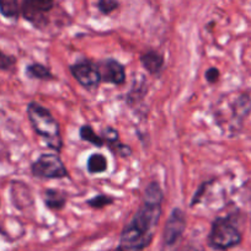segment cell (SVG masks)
<instances>
[{
  "label": "cell",
  "instance_id": "4",
  "mask_svg": "<svg viewBox=\"0 0 251 251\" xmlns=\"http://www.w3.org/2000/svg\"><path fill=\"white\" fill-rule=\"evenodd\" d=\"M31 173L35 177L45 180L69 177L68 170L60 156L55 153L41 154L31 165Z\"/></svg>",
  "mask_w": 251,
  "mask_h": 251
},
{
  "label": "cell",
  "instance_id": "1",
  "mask_svg": "<svg viewBox=\"0 0 251 251\" xmlns=\"http://www.w3.org/2000/svg\"><path fill=\"white\" fill-rule=\"evenodd\" d=\"M161 217V203L144 201L122 230L115 251H144L153 240Z\"/></svg>",
  "mask_w": 251,
  "mask_h": 251
},
{
  "label": "cell",
  "instance_id": "8",
  "mask_svg": "<svg viewBox=\"0 0 251 251\" xmlns=\"http://www.w3.org/2000/svg\"><path fill=\"white\" fill-rule=\"evenodd\" d=\"M141 63L143 68L151 75H159L164 69V55L156 50H148L141 55Z\"/></svg>",
  "mask_w": 251,
  "mask_h": 251
},
{
  "label": "cell",
  "instance_id": "11",
  "mask_svg": "<svg viewBox=\"0 0 251 251\" xmlns=\"http://www.w3.org/2000/svg\"><path fill=\"white\" fill-rule=\"evenodd\" d=\"M107 159L101 153H93L86 161V169L91 175L102 174L107 170Z\"/></svg>",
  "mask_w": 251,
  "mask_h": 251
},
{
  "label": "cell",
  "instance_id": "21",
  "mask_svg": "<svg viewBox=\"0 0 251 251\" xmlns=\"http://www.w3.org/2000/svg\"><path fill=\"white\" fill-rule=\"evenodd\" d=\"M211 183H212V180L211 181H206V182L201 183V186L197 188V191L195 192V195H194V199H192L191 203H190V207H191V208H192V207L196 206L199 202H201V199L204 196V194H206L207 190L209 188V185H211Z\"/></svg>",
  "mask_w": 251,
  "mask_h": 251
},
{
  "label": "cell",
  "instance_id": "14",
  "mask_svg": "<svg viewBox=\"0 0 251 251\" xmlns=\"http://www.w3.org/2000/svg\"><path fill=\"white\" fill-rule=\"evenodd\" d=\"M144 201L156 202V203H163L164 201V192L160 186L156 182H151L147 186L144 191Z\"/></svg>",
  "mask_w": 251,
  "mask_h": 251
},
{
  "label": "cell",
  "instance_id": "18",
  "mask_svg": "<svg viewBox=\"0 0 251 251\" xmlns=\"http://www.w3.org/2000/svg\"><path fill=\"white\" fill-rule=\"evenodd\" d=\"M100 136H101V138L103 139V142H105V144L107 147L120 141V133H118L117 129L113 128V127H111V126H107L106 128H103L102 131H101Z\"/></svg>",
  "mask_w": 251,
  "mask_h": 251
},
{
  "label": "cell",
  "instance_id": "15",
  "mask_svg": "<svg viewBox=\"0 0 251 251\" xmlns=\"http://www.w3.org/2000/svg\"><path fill=\"white\" fill-rule=\"evenodd\" d=\"M113 202H115V199H113V197L108 196V195L100 194L94 196L93 199L88 200V201H86V204H88L89 207H91V208L101 209V208H105V207L107 206H111Z\"/></svg>",
  "mask_w": 251,
  "mask_h": 251
},
{
  "label": "cell",
  "instance_id": "23",
  "mask_svg": "<svg viewBox=\"0 0 251 251\" xmlns=\"http://www.w3.org/2000/svg\"><path fill=\"white\" fill-rule=\"evenodd\" d=\"M183 251H204V250H202L201 248H197V246L190 245V246H187V248H186Z\"/></svg>",
  "mask_w": 251,
  "mask_h": 251
},
{
  "label": "cell",
  "instance_id": "16",
  "mask_svg": "<svg viewBox=\"0 0 251 251\" xmlns=\"http://www.w3.org/2000/svg\"><path fill=\"white\" fill-rule=\"evenodd\" d=\"M23 4H26L31 8H35L42 13L47 14L54 6V0H23Z\"/></svg>",
  "mask_w": 251,
  "mask_h": 251
},
{
  "label": "cell",
  "instance_id": "12",
  "mask_svg": "<svg viewBox=\"0 0 251 251\" xmlns=\"http://www.w3.org/2000/svg\"><path fill=\"white\" fill-rule=\"evenodd\" d=\"M0 14L10 20H18L21 14L19 0H0Z\"/></svg>",
  "mask_w": 251,
  "mask_h": 251
},
{
  "label": "cell",
  "instance_id": "19",
  "mask_svg": "<svg viewBox=\"0 0 251 251\" xmlns=\"http://www.w3.org/2000/svg\"><path fill=\"white\" fill-rule=\"evenodd\" d=\"M111 151H113L117 155L122 156V158H128V156L132 155V148L128 146V144H123L121 143L120 141L116 142V143L108 146Z\"/></svg>",
  "mask_w": 251,
  "mask_h": 251
},
{
  "label": "cell",
  "instance_id": "5",
  "mask_svg": "<svg viewBox=\"0 0 251 251\" xmlns=\"http://www.w3.org/2000/svg\"><path fill=\"white\" fill-rule=\"evenodd\" d=\"M72 75L85 89H98L101 84V73L99 64L91 60L83 59L69 67Z\"/></svg>",
  "mask_w": 251,
  "mask_h": 251
},
{
  "label": "cell",
  "instance_id": "17",
  "mask_svg": "<svg viewBox=\"0 0 251 251\" xmlns=\"http://www.w3.org/2000/svg\"><path fill=\"white\" fill-rule=\"evenodd\" d=\"M96 6H98V10L101 14H103V15H110L116 9H118L120 3H118V0H98Z\"/></svg>",
  "mask_w": 251,
  "mask_h": 251
},
{
  "label": "cell",
  "instance_id": "20",
  "mask_svg": "<svg viewBox=\"0 0 251 251\" xmlns=\"http://www.w3.org/2000/svg\"><path fill=\"white\" fill-rule=\"evenodd\" d=\"M16 64V58L14 55L6 54L0 50V71H10Z\"/></svg>",
  "mask_w": 251,
  "mask_h": 251
},
{
  "label": "cell",
  "instance_id": "13",
  "mask_svg": "<svg viewBox=\"0 0 251 251\" xmlns=\"http://www.w3.org/2000/svg\"><path fill=\"white\" fill-rule=\"evenodd\" d=\"M79 136H80L81 141L93 144L96 148H102V147L105 146L103 139L101 138V136H99V134L94 131L93 127H91L90 125L81 126L80 129H79Z\"/></svg>",
  "mask_w": 251,
  "mask_h": 251
},
{
  "label": "cell",
  "instance_id": "2",
  "mask_svg": "<svg viewBox=\"0 0 251 251\" xmlns=\"http://www.w3.org/2000/svg\"><path fill=\"white\" fill-rule=\"evenodd\" d=\"M28 121L37 136L45 139L50 149L59 153L63 147L62 133L58 121L53 117L50 111L36 101L28 102L26 107Z\"/></svg>",
  "mask_w": 251,
  "mask_h": 251
},
{
  "label": "cell",
  "instance_id": "7",
  "mask_svg": "<svg viewBox=\"0 0 251 251\" xmlns=\"http://www.w3.org/2000/svg\"><path fill=\"white\" fill-rule=\"evenodd\" d=\"M101 73V83L123 85L126 83V68L122 63L113 58H107L99 64Z\"/></svg>",
  "mask_w": 251,
  "mask_h": 251
},
{
  "label": "cell",
  "instance_id": "22",
  "mask_svg": "<svg viewBox=\"0 0 251 251\" xmlns=\"http://www.w3.org/2000/svg\"><path fill=\"white\" fill-rule=\"evenodd\" d=\"M219 76H221V72L216 67H211L204 73V78L209 84H216L219 80Z\"/></svg>",
  "mask_w": 251,
  "mask_h": 251
},
{
  "label": "cell",
  "instance_id": "3",
  "mask_svg": "<svg viewBox=\"0 0 251 251\" xmlns=\"http://www.w3.org/2000/svg\"><path fill=\"white\" fill-rule=\"evenodd\" d=\"M243 240L240 230L228 217H218L213 221L208 235V244L216 250H228L238 246Z\"/></svg>",
  "mask_w": 251,
  "mask_h": 251
},
{
  "label": "cell",
  "instance_id": "10",
  "mask_svg": "<svg viewBox=\"0 0 251 251\" xmlns=\"http://www.w3.org/2000/svg\"><path fill=\"white\" fill-rule=\"evenodd\" d=\"M25 73L27 78L37 79V80H54L55 79L50 69L41 64V63H31V64H28L26 67Z\"/></svg>",
  "mask_w": 251,
  "mask_h": 251
},
{
  "label": "cell",
  "instance_id": "6",
  "mask_svg": "<svg viewBox=\"0 0 251 251\" xmlns=\"http://www.w3.org/2000/svg\"><path fill=\"white\" fill-rule=\"evenodd\" d=\"M186 229V217L181 208H174L166 221L163 234V245L165 248H174L182 238Z\"/></svg>",
  "mask_w": 251,
  "mask_h": 251
},
{
  "label": "cell",
  "instance_id": "9",
  "mask_svg": "<svg viewBox=\"0 0 251 251\" xmlns=\"http://www.w3.org/2000/svg\"><path fill=\"white\" fill-rule=\"evenodd\" d=\"M45 204L50 211H62L67 204V195L55 188H47L45 191Z\"/></svg>",
  "mask_w": 251,
  "mask_h": 251
}]
</instances>
